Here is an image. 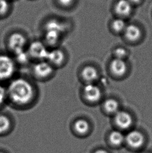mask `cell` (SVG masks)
<instances>
[{"instance_id":"cell-1","label":"cell","mask_w":152,"mask_h":153,"mask_svg":"<svg viewBox=\"0 0 152 153\" xmlns=\"http://www.w3.org/2000/svg\"><path fill=\"white\" fill-rule=\"evenodd\" d=\"M6 88L7 102L16 108H28L36 101L37 88L27 77H15L8 82Z\"/></svg>"},{"instance_id":"cell-2","label":"cell","mask_w":152,"mask_h":153,"mask_svg":"<svg viewBox=\"0 0 152 153\" xmlns=\"http://www.w3.org/2000/svg\"><path fill=\"white\" fill-rule=\"evenodd\" d=\"M17 67L12 55L0 53V82H8L14 78Z\"/></svg>"},{"instance_id":"cell-3","label":"cell","mask_w":152,"mask_h":153,"mask_svg":"<svg viewBox=\"0 0 152 153\" xmlns=\"http://www.w3.org/2000/svg\"><path fill=\"white\" fill-rule=\"evenodd\" d=\"M29 42L22 33L15 31L8 36L6 40V47L12 56L27 50Z\"/></svg>"},{"instance_id":"cell-4","label":"cell","mask_w":152,"mask_h":153,"mask_svg":"<svg viewBox=\"0 0 152 153\" xmlns=\"http://www.w3.org/2000/svg\"><path fill=\"white\" fill-rule=\"evenodd\" d=\"M51 64L46 60L35 62L31 67V73L35 79L40 81L49 80L53 77L56 71Z\"/></svg>"},{"instance_id":"cell-5","label":"cell","mask_w":152,"mask_h":153,"mask_svg":"<svg viewBox=\"0 0 152 153\" xmlns=\"http://www.w3.org/2000/svg\"><path fill=\"white\" fill-rule=\"evenodd\" d=\"M49 50L45 43L42 40H36L29 42L27 51L31 61L35 62L46 60Z\"/></svg>"},{"instance_id":"cell-6","label":"cell","mask_w":152,"mask_h":153,"mask_svg":"<svg viewBox=\"0 0 152 153\" xmlns=\"http://www.w3.org/2000/svg\"><path fill=\"white\" fill-rule=\"evenodd\" d=\"M66 55L64 50L59 47L49 49L46 61L57 69L65 64Z\"/></svg>"},{"instance_id":"cell-7","label":"cell","mask_w":152,"mask_h":153,"mask_svg":"<svg viewBox=\"0 0 152 153\" xmlns=\"http://www.w3.org/2000/svg\"><path fill=\"white\" fill-rule=\"evenodd\" d=\"M134 7L128 0H116L114 4L113 9L118 17L125 19L131 15Z\"/></svg>"},{"instance_id":"cell-8","label":"cell","mask_w":152,"mask_h":153,"mask_svg":"<svg viewBox=\"0 0 152 153\" xmlns=\"http://www.w3.org/2000/svg\"><path fill=\"white\" fill-rule=\"evenodd\" d=\"M63 35L62 32L54 29H44L42 41L49 49L57 47Z\"/></svg>"},{"instance_id":"cell-9","label":"cell","mask_w":152,"mask_h":153,"mask_svg":"<svg viewBox=\"0 0 152 153\" xmlns=\"http://www.w3.org/2000/svg\"><path fill=\"white\" fill-rule=\"evenodd\" d=\"M83 93L85 98L92 102H99L102 97L101 89L94 83L86 84L83 89Z\"/></svg>"},{"instance_id":"cell-10","label":"cell","mask_w":152,"mask_h":153,"mask_svg":"<svg viewBox=\"0 0 152 153\" xmlns=\"http://www.w3.org/2000/svg\"><path fill=\"white\" fill-rule=\"evenodd\" d=\"M125 141L130 147L138 149L144 144V137L139 131L132 130L125 136Z\"/></svg>"},{"instance_id":"cell-11","label":"cell","mask_w":152,"mask_h":153,"mask_svg":"<svg viewBox=\"0 0 152 153\" xmlns=\"http://www.w3.org/2000/svg\"><path fill=\"white\" fill-rule=\"evenodd\" d=\"M114 116L115 123L119 128L125 130L131 126L133 123L132 117L127 112L119 110Z\"/></svg>"},{"instance_id":"cell-12","label":"cell","mask_w":152,"mask_h":153,"mask_svg":"<svg viewBox=\"0 0 152 153\" xmlns=\"http://www.w3.org/2000/svg\"><path fill=\"white\" fill-rule=\"evenodd\" d=\"M111 72L117 76H122L125 74L127 71V65L124 60L114 59L111 64Z\"/></svg>"},{"instance_id":"cell-13","label":"cell","mask_w":152,"mask_h":153,"mask_svg":"<svg viewBox=\"0 0 152 153\" xmlns=\"http://www.w3.org/2000/svg\"><path fill=\"white\" fill-rule=\"evenodd\" d=\"M99 73L93 66H86L82 69V79L88 83H94L99 78Z\"/></svg>"},{"instance_id":"cell-14","label":"cell","mask_w":152,"mask_h":153,"mask_svg":"<svg viewBox=\"0 0 152 153\" xmlns=\"http://www.w3.org/2000/svg\"><path fill=\"white\" fill-rule=\"evenodd\" d=\"M125 37L130 42H136L140 39L141 31L138 26L134 24L127 25L123 31Z\"/></svg>"},{"instance_id":"cell-15","label":"cell","mask_w":152,"mask_h":153,"mask_svg":"<svg viewBox=\"0 0 152 153\" xmlns=\"http://www.w3.org/2000/svg\"><path fill=\"white\" fill-rule=\"evenodd\" d=\"M44 29H54L64 34L67 30V27L63 22L56 19H51L45 23Z\"/></svg>"},{"instance_id":"cell-16","label":"cell","mask_w":152,"mask_h":153,"mask_svg":"<svg viewBox=\"0 0 152 153\" xmlns=\"http://www.w3.org/2000/svg\"><path fill=\"white\" fill-rule=\"evenodd\" d=\"M15 62L17 65L25 66L29 64L31 61V59L27 52V50L13 55Z\"/></svg>"},{"instance_id":"cell-17","label":"cell","mask_w":152,"mask_h":153,"mask_svg":"<svg viewBox=\"0 0 152 153\" xmlns=\"http://www.w3.org/2000/svg\"><path fill=\"white\" fill-rule=\"evenodd\" d=\"M103 107L108 114H114L119 111V103L114 99H108L105 102L103 105Z\"/></svg>"},{"instance_id":"cell-18","label":"cell","mask_w":152,"mask_h":153,"mask_svg":"<svg viewBox=\"0 0 152 153\" xmlns=\"http://www.w3.org/2000/svg\"><path fill=\"white\" fill-rule=\"evenodd\" d=\"M74 130L79 134H86L88 132L90 126L88 121L84 119H78L75 122Z\"/></svg>"},{"instance_id":"cell-19","label":"cell","mask_w":152,"mask_h":153,"mask_svg":"<svg viewBox=\"0 0 152 153\" xmlns=\"http://www.w3.org/2000/svg\"><path fill=\"white\" fill-rule=\"evenodd\" d=\"M109 139L113 145L119 146L125 141V136L119 131H114L109 135Z\"/></svg>"},{"instance_id":"cell-20","label":"cell","mask_w":152,"mask_h":153,"mask_svg":"<svg viewBox=\"0 0 152 153\" xmlns=\"http://www.w3.org/2000/svg\"><path fill=\"white\" fill-rule=\"evenodd\" d=\"M127 25L124 19L118 17L111 21V28L116 33L123 32Z\"/></svg>"},{"instance_id":"cell-21","label":"cell","mask_w":152,"mask_h":153,"mask_svg":"<svg viewBox=\"0 0 152 153\" xmlns=\"http://www.w3.org/2000/svg\"><path fill=\"white\" fill-rule=\"evenodd\" d=\"M11 121L8 116L0 114V134L6 132L10 128Z\"/></svg>"},{"instance_id":"cell-22","label":"cell","mask_w":152,"mask_h":153,"mask_svg":"<svg viewBox=\"0 0 152 153\" xmlns=\"http://www.w3.org/2000/svg\"><path fill=\"white\" fill-rule=\"evenodd\" d=\"M7 102L6 86L0 82V109Z\"/></svg>"},{"instance_id":"cell-23","label":"cell","mask_w":152,"mask_h":153,"mask_svg":"<svg viewBox=\"0 0 152 153\" xmlns=\"http://www.w3.org/2000/svg\"><path fill=\"white\" fill-rule=\"evenodd\" d=\"M10 5L7 0H0V17H3L8 14Z\"/></svg>"},{"instance_id":"cell-24","label":"cell","mask_w":152,"mask_h":153,"mask_svg":"<svg viewBox=\"0 0 152 153\" xmlns=\"http://www.w3.org/2000/svg\"><path fill=\"white\" fill-rule=\"evenodd\" d=\"M114 55L115 56V59L125 60L127 56V52L124 48L119 47L116 48L114 50Z\"/></svg>"},{"instance_id":"cell-25","label":"cell","mask_w":152,"mask_h":153,"mask_svg":"<svg viewBox=\"0 0 152 153\" xmlns=\"http://www.w3.org/2000/svg\"><path fill=\"white\" fill-rule=\"evenodd\" d=\"M58 5L63 8L72 7L75 4L76 0H56Z\"/></svg>"},{"instance_id":"cell-26","label":"cell","mask_w":152,"mask_h":153,"mask_svg":"<svg viewBox=\"0 0 152 153\" xmlns=\"http://www.w3.org/2000/svg\"><path fill=\"white\" fill-rule=\"evenodd\" d=\"M128 1L131 3L132 5L134 7L139 6L140 5H141L144 1V0H128Z\"/></svg>"},{"instance_id":"cell-27","label":"cell","mask_w":152,"mask_h":153,"mask_svg":"<svg viewBox=\"0 0 152 153\" xmlns=\"http://www.w3.org/2000/svg\"><path fill=\"white\" fill-rule=\"evenodd\" d=\"M94 153H108L107 151H106L105 150L103 149H99L95 152Z\"/></svg>"},{"instance_id":"cell-28","label":"cell","mask_w":152,"mask_h":153,"mask_svg":"<svg viewBox=\"0 0 152 153\" xmlns=\"http://www.w3.org/2000/svg\"><path fill=\"white\" fill-rule=\"evenodd\" d=\"M0 153H1V152H0Z\"/></svg>"}]
</instances>
